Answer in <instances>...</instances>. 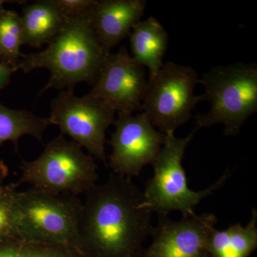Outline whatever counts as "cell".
Segmentation results:
<instances>
[{"mask_svg": "<svg viewBox=\"0 0 257 257\" xmlns=\"http://www.w3.org/2000/svg\"><path fill=\"white\" fill-rule=\"evenodd\" d=\"M79 221L81 253L85 257H140L153 234L152 212L130 177L111 173L84 194Z\"/></svg>", "mask_w": 257, "mask_h": 257, "instance_id": "1", "label": "cell"}, {"mask_svg": "<svg viewBox=\"0 0 257 257\" xmlns=\"http://www.w3.org/2000/svg\"><path fill=\"white\" fill-rule=\"evenodd\" d=\"M90 9L69 17L45 50L22 56L17 66L18 70L25 73L40 68L50 71V80L42 92L50 89L72 90L79 83L87 82L92 86L95 83L110 53L96 38Z\"/></svg>", "mask_w": 257, "mask_h": 257, "instance_id": "2", "label": "cell"}, {"mask_svg": "<svg viewBox=\"0 0 257 257\" xmlns=\"http://www.w3.org/2000/svg\"><path fill=\"white\" fill-rule=\"evenodd\" d=\"M204 87L202 101L210 109L195 116L197 127L222 124L224 135L236 136L246 120L257 111V64L238 62L212 67L199 79Z\"/></svg>", "mask_w": 257, "mask_h": 257, "instance_id": "3", "label": "cell"}, {"mask_svg": "<svg viewBox=\"0 0 257 257\" xmlns=\"http://www.w3.org/2000/svg\"><path fill=\"white\" fill-rule=\"evenodd\" d=\"M199 130L196 126L186 138H179L175 133L165 135V143L152 163L153 177L143 192V207L159 215H167L170 211H179L182 217L195 214L194 209L203 199L221 188L231 173L226 170L215 184L199 192L189 189L187 175L182 167L186 149Z\"/></svg>", "mask_w": 257, "mask_h": 257, "instance_id": "4", "label": "cell"}, {"mask_svg": "<svg viewBox=\"0 0 257 257\" xmlns=\"http://www.w3.org/2000/svg\"><path fill=\"white\" fill-rule=\"evenodd\" d=\"M17 187L23 184L56 194L77 196L96 185L99 175L94 157L77 143L60 135L35 160L23 161Z\"/></svg>", "mask_w": 257, "mask_h": 257, "instance_id": "5", "label": "cell"}, {"mask_svg": "<svg viewBox=\"0 0 257 257\" xmlns=\"http://www.w3.org/2000/svg\"><path fill=\"white\" fill-rule=\"evenodd\" d=\"M18 207L20 239L67 246L81 253L82 202L77 196L32 187L19 191Z\"/></svg>", "mask_w": 257, "mask_h": 257, "instance_id": "6", "label": "cell"}, {"mask_svg": "<svg viewBox=\"0 0 257 257\" xmlns=\"http://www.w3.org/2000/svg\"><path fill=\"white\" fill-rule=\"evenodd\" d=\"M199 82L195 69L175 62L163 64L155 77L149 78L141 112L163 135L186 124L201 95L194 94Z\"/></svg>", "mask_w": 257, "mask_h": 257, "instance_id": "7", "label": "cell"}, {"mask_svg": "<svg viewBox=\"0 0 257 257\" xmlns=\"http://www.w3.org/2000/svg\"><path fill=\"white\" fill-rule=\"evenodd\" d=\"M115 111L104 102L87 94L77 96L65 89L52 101L50 124L60 130L88 154L107 166L106 132L114 124Z\"/></svg>", "mask_w": 257, "mask_h": 257, "instance_id": "8", "label": "cell"}, {"mask_svg": "<svg viewBox=\"0 0 257 257\" xmlns=\"http://www.w3.org/2000/svg\"><path fill=\"white\" fill-rule=\"evenodd\" d=\"M114 124L108 165L115 175L137 177L145 166L155 162L165 135L153 126L143 112L135 116L118 114Z\"/></svg>", "mask_w": 257, "mask_h": 257, "instance_id": "9", "label": "cell"}, {"mask_svg": "<svg viewBox=\"0 0 257 257\" xmlns=\"http://www.w3.org/2000/svg\"><path fill=\"white\" fill-rule=\"evenodd\" d=\"M147 82L145 67L125 47L106 57L89 95L104 102L118 114L141 111Z\"/></svg>", "mask_w": 257, "mask_h": 257, "instance_id": "10", "label": "cell"}, {"mask_svg": "<svg viewBox=\"0 0 257 257\" xmlns=\"http://www.w3.org/2000/svg\"><path fill=\"white\" fill-rule=\"evenodd\" d=\"M216 223L212 214H195L179 221L159 215L153 241L140 257H211L208 240Z\"/></svg>", "mask_w": 257, "mask_h": 257, "instance_id": "11", "label": "cell"}, {"mask_svg": "<svg viewBox=\"0 0 257 257\" xmlns=\"http://www.w3.org/2000/svg\"><path fill=\"white\" fill-rule=\"evenodd\" d=\"M146 0H96L90 19L96 38L107 52L130 36L141 20Z\"/></svg>", "mask_w": 257, "mask_h": 257, "instance_id": "12", "label": "cell"}, {"mask_svg": "<svg viewBox=\"0 0 257 257\" xmlns=\"http://www.w3.org/2000/svg\"><path fill=\"white\" fill-rule=\"evenodd\" d=\"M67 19L56 0H38L27 5L21 16L23 45L38 48L48 45L58 35Z\"/></svg>", "mask_w": 257, "mask_h": 257, "instance_id": "13", "label": "cell"}, {"mask_svg": "<svg viewBox=\"0 0 257 257\" xmlns=\"http://www.w3.org/2000/svg\"><path fill=\"white\" fill-rule=\"evenodd\" d=\"M132 57L150 71V78L155 77L163 65L169 43L165 28L154 17L140 22L130 35Z\"/></svg>", "mask_w": 257, "mask_h": 257, "instance_id": "14", "label": "cell"}, {"mask_svg": "<svg viewBox=\"0 0 257 257\" xmlns=\"http://www.w3.org/2000/svg\"><path fill=\"white\" fill-rule=\"evenodd\" d=\"M257 248V210L253 209L246 226L239 223L225 230L214 229L208 248L211 257H249Z\"/></svg>", "mask_w": 257, "mask_h": 257, "instance_id": "15", "label": "cell"}, {"mask_svg": "<svg viewBox=\"0 0 257 257\" xmlns=\"http://www.w3.org/2000/svg\"><path fill=\"white\" fill-rule=\"evenodd\" d=\"M50 125L48 117H40L22 109H10L0 103V145L11 142L18 149L20 138L26 135L42 142Z\"/></svg>", "mask_w": 257, "mask_h": 257, "instance_id": "16", "label": "cell"}, {"mask_svg": "<svg viewBox=\"0 0 257 257\" xmlns=\"http://www.w3.org/2000/svg\"><path fill=\"white\" fill-rule=\"evenodd\" d=\"M22 45L21 16L13 10L4 8L0 11V60L17 67L23 55L20 52Z\"/></svg>", "mask_w": 257, "mask_h": 257, "instance_id": "17", "label": "cell"}, {"mask_svg": "<svg viewBox=\"0 0 257 257\" xmlns=\"http://www.w3.org/2000/svg\"><path fill=\"white\" fill-rule=\"evenodd\" d=\"M0 257H85L73 248L23 239L0 241Z\"/></svg>", "mask_w": 257, "mask_h": 257, "instance_id": "18", "label": "cell"}, {"mask_svg": "<svg viewBox=\"0 0 257 257\" xmlns=\"http://www.w3.org/2000/svg\"><path fill=\"white\" fill-rule=\"evenodd\" d=\"M17 188L15 183L0 185V241L20 239Z\"/></svg>", "mask_w": 257, "mask_h": 257, "instance_id": "19", "label": "cell"}, {"mask_svg": "<svg viewBox=\"0 0 257 257\" xmlns=\"http://www.w3.org/2000/svg\"><path fill=\"white\" fill-rule=\"evenodd\" d=\"M95 2L96 0H56L67 18L85 13Z\"/></svg>", "mask_w": 257, "mask_h": 257, "instance_id": "20", "label": "cell"}, {"mask_svg": "<svg viewBox=\"0 0 257 257\" xmlns=\"http://www.w3.org/2000/svg\"><path fill=\"white\" fill-rule=\"evenodd\" d=\"M17 71V67L0 60V89L9 84L12 75Z\"/></svg>", "mask_w": 257, "mask_h": 257, "instance_id": "21", "label": "cell"}, {"mask_svg": "<svg viewBox=\"0 0 257 257\" xmlns=\"http://www.w3.org/2000/svg\"><path fill=\"white\" fill-rule=\"evenodd\" d=\"M9 175V169L5 163L4 161L0 160V185L3 184V182Z\"/></svg>", "mask_w": 257, "mask_h": 257, "instance_id": "22", "label": "cell"}, {"mask_svg": "<svg viewBox=\"0 0 257 257\" xmlns=\"http://www.w3.org/2000/svg\"><path fill=\"white\" fill-rule=\"evenodd\" d=\"M8 3L7 1H3V0H0V11H1L2 10L4 9V8H3V5H4L5 3Z\"/></svg>", "mask_w": 257, "mask_h": 257, "instance_id": "23", "label": "cell"}]
</instances>
